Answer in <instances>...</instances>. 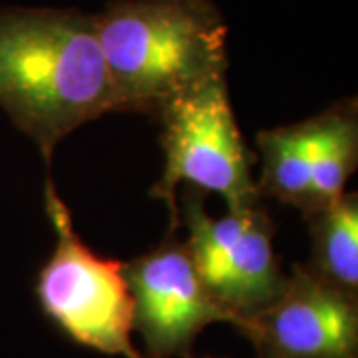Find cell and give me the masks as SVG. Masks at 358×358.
Wrapping results in <instances>:
<instances>
[{"instance_id": "1", "label": "cell", "mask_w": 358, "mask_h": 358, "mask_svg": "<svg viewBox=\"0 0 358 358\" xmlns=\"http://www.w3.org/2000/svg\"><path fill=\"white\" fill-rule=\"evenodd\" d=\"M0 108L46 162L74 129L114 112L94 14L0 6Z\"/></svg>"}, {"instance_id": "10", "label": "cell", "mask_w": 358, "mask_h": 358, "mask_svg": "<svg viewBox=\"0 0 358 358\" xmlns=\"http://www.w3.org/2000/svg\"><path fill=\"white\" fill-rule=\"evenodd\" d=\"M313 237L310 267L346 293H358V195L345 192L305 219Z\"/></svg>"}, {"instance_id": "5", "label": "cell", "mask_w": 358, "mask_h": 358, "mask_svg": "<svg viewBox=\"0 0 358 358\" xmlns=\"http://www.w3.org/2000/svg\"><path fill=\"white\" fill-rule=\"evenodd\" d=\"M183 223L193 265L231 315V324L281 294L287 275L273 247V221L261 205L213 217L205 211L203 195L193 189L183 195Z\"/></svg>"}, {"instance_id": "8", "label": "cell", "mask_w": 358, "mask_h": 358, "mask_svg": "<svg viewBox=\"0 0 358 358\" xmlns=\"http://www.w3.org/2000/svg\"><path fill=\"white\" fill-rule=\"evenodd\" d=\"M310 189L308 215L336 201L346 192V181L358 164L357 100L348 98L327 112L310 117Z\"/></svg>"}, {"instance_id": "2", "label": "cell", "mask_w": 358, "mask_h": 358, "mask_svg": "<svg viewBox=\"0 0 358 358\" xmlns=\"http://www.w3.org/2000/svg\"><path fill=\"white\" fill-rule=\"evenodd\" d=\"M94 18L114 112L157 120L178 98L225 78L227 24L211 0H110Z\"/></svg>"}, {"instance_id": "7", "label": "cell", "mask_w": 358, "mask_h": 358, "mask_svg": "<svg viewBox=\"0 0 358 358\" xmlns=\"http://www.w3.org/2000/svg\"><path fill=\"white\" fill-rule=\"evenodd\" d=\"M134 299V331L143 358H187L207 324L231 322V315L201 281L185 241L166 239L157 249L124 265Z\"/></svg>"}, {"instance_id": "6", "label": "cell", "mask_w": 358, "mask_h": 358, "mask_svg": "<svg viewBox=\"0 0 358 358\" xmlns=\"http://www.w3.org/2000/svg\"><path fill=\"white\" fill-rule=\"evenodd\" d=\"M233 327L257 358H358V294L294 265L281 294Z\"/></svg>"}, {"instance_id": "4", "label": "cell", "mask_w": 358, "mask_h": 358, "mask_svg": "<svg viewBox=\"0 0 358 358\" xmlns=\"http://www.w3.org/2000/svg\"><path fill=\"white\" fill-rule=\"evenodd\" d=\"M166 169L152 187L171 211V227H178L176 192L189 183L201 193H217L227 211L261 205L253 178V154L231 108L227 80L219 78L171 102L159 114Z\"/></svg>"}, {"instance_id": "3", "label": "cell", "mask_w": 358, "mask_h": 358, "mask_svg": "<svg viewBox=\"0 0 358 358\" xmlns=\"http://www.w3.org/2000/svg\"><path fill=\"white\" fill-rule=\"evenodd\" d=\"M44 195L56 233V249L36 281L44 315L78 345L108 357L143 358L131 343L134 299L124 265L98 257L82 241L52 179L46 181Z\"/></svg>"}, {"instance_id": "9", "label": "cell", "mask_w": 358, "mask_h": 358, "mask_svg": "<svg viewBox=\"0 0 358 358\" xmlns=\"http://www.w3.org/2000/svg\"><path fill=\"white\" fill-rule=\"evenodd\" d=\"M310 120L293 126L263 129L257 136V145L263 157V171L257 187L261 197L267 195L285 205L296 207L303 217L308 211L310 189Z\"/></svg>"}]
</instances>
